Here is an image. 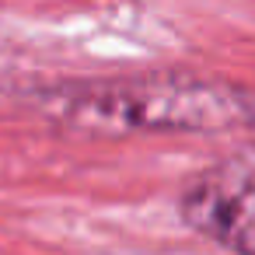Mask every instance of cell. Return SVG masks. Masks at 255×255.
Instances as JSON below:
<instances>
[{"mask_svg": "<svg viewBox=\"0 0 255 255\" xmlns=\"http://www.w3.org/2000/svg\"><path fill=\"white\" fill-rule=\"evenodd\" d=\"M178 213L206 241L255 255V164L231 157L196 171L178 196Z\"/></svg>", "mask_w": 255, "mask_h": 255, "instance_id": "7a4b0ae2", "label": "cell"}, {"mask_svg": "<svg viewBox=\"0 0 255 255\" xmlns=\"http://www.w3.org/2000/svg\"><path fill=\"white\" fill-rule=\"evenodd\" d=\"M241 123L248 126V133H252V140H255V95L245 98V119H241Z\"/></svg>", "mask_w": 255, "mask_h": 255, "instance_id": "3957f363", "label": "cell"}, {"mask_svg": "<svg viewBox=\"0 0 255 255\" xmlns=\"http://www.w3.org/2000/svg\"><path fill=\"white\" fill-rule=\"evenodd\" d=\"M238 88L196 74H133L56 81L28 91V105L56 129L77 136L213 133L245 119Z\"/></svg>", "mask_w": 255, "mask_h": 255, "instance_id": "6da1fadb", "label": "cell"}]
</instances>
